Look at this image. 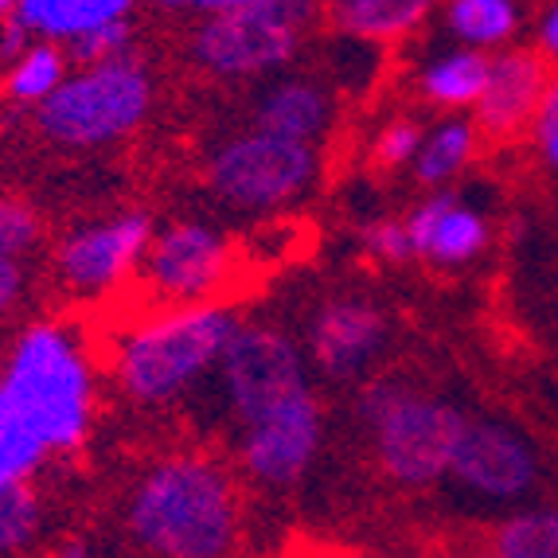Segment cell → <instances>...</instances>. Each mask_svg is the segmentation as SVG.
I'll return each instance as SVG.
<instances>
[{"label": "cell", "instance_id": "cell-1", "mask_svg": "<svg viewBox=\"0 0 558 558\" xmlns=\"http://www.w3.org/2000/svg\"><path fill=\"white\" fill-rule=\"evenodd\" d=\"M125 535L160 558H223L242 539L239 476L207 453H168L125 493Z\"/></svg>", "mask_w": 558, "mask_h": 558}, {"label": "cell", "instance_id": "cell-2", "mask_svg": "<svg viewBox=\"0 0 558 558\" xmlns=\"http://www.w3.org/2000/svg\"><path fill=\"white\" fill-rule=\"evenodd\" d=\"M0 399L51 457L75 453L90 438L98 375L83 332L63 317L32 320L4 348Z\"/></svg>", "mask_w": 558, "mask_h": 558}, {"label": "cell", "instance_id": "cell-3", "mask_svg": "<svg viewBox=\"0 0 558 558\" xmlns=\"http://www.w3.org/2000/svg\"><path fill=\"white\" fill-rule=\"evenodd\" d=\"M239 308L227 301L160 305L113 340L110 375L133 407L160 410L204 387L239 328Z\"/></svg>", "mask_w": 558, "mask_h": 558}, {"label": "cell", "instance_id": "cell-4", "mask_svg": "<svg viewBox=\"0 0 558 558\" xmlns=\"http://www.w3.org/2000/svg\"><path fill=\"white\" fill-rule=\"evenodd\" d=\"M375 465L399 488H434L446 481L449 457L465 429V410L434 391L399 379H372L355 399Z\"/></svg>", "mask_w": 558, "mask_h": 558}, {"label": "cell", "instance_id": "cell-5", "mask_svg": "<svg viewBox=\"0 0 558 558\" xmlns=\"http://www.w3.org/2000/svg\"><path fill=\"white\" fill-rule=\"evenodd\" d=\"M320 168H325L320 145L242 130L211 149L204 184L215 207L239 219H274L313 196Z\"/></svg>", "mask_w": 558, "mask_h": 558}, {"label": "cell", "instance_id": "cell-6", "mask_svg": "<svg viewBox=\"0 0 558 558\" xmlns=\"http://www.w3.org/2000/svg\"><path fill=\"white\" fill-rule=\"evenodd\" d=\"M153 110V75L125 56L75 66L36 106V130L59 149H106L133 137Z\"/></svg>", "mask_w": 558, "mask_h": 558}, {"label": "cell", "instance_id": "cell-7", "mask_svg": "<svg viewBox=\"0 0 558 558\" xmlns=\"http://www.w3.org/2000/svg\"><path fill=\"white\" fill-rule=\"evenodd\" d=\"M320 0H242L192 36V63L211 78H270L301 56Z\"/></svg>", "mask_w": 558, "mask_h": 558}, {"label": "cell", "instance_id": "cell-8", "mask_svg": "<svg viewBox=\"0 0 558 558\" xmlns=\"http://www.w3.org/2000/svg\"><path fill=\"white\" fill-rule=\"evenodd\" d=\"M446 484L469 504L512 512L539 493L543 453L512 422L469 414L449 457Z\"/></svg>", "mask_w": 558, "mask_h": 558}, {"label": "cell", "instance_id": "cell-9", "mask_svg": "<svg viewBox=\"0 0 558 558\" xmlns=\"http://www.w3.org/2000/svg\"><path fill=\"white\" fill-rule=\"evenodd\" d=\"M211 383L223 414L239 429L293 391L308 387V355L278 325L254 320L234 328L231 344L219 355V367L211 372Z\"/></svg>", "mask_w": 558, "mask_h": 558}, {"label": "cell", "instance_id": "cell-10", "mask_svg": "<svg viewBox=\"0 0 558 558\" xmlns=\"http://www.w3.org/2000/svg\"><path fill=\"white\" fill-rule=\"evenodd\" d=\"M234 274H239V251L227 231L207 219H172L157 227L137 266L141 289L157 305L219 301L234 286Z\"/></svg>", "mask_w": 558, "mask_h": 558}, {"label": "cell", "instance_id": "cell-11", "mask_svg": "<svg viewBox=\"0 0 558 558\" xmlns=\"http://www.w3.org/2000/svg\"><path fill=\"white\" fill-rule=\"evenodd\" d=\"M242 476L262 493H289L308 476L325 446V407L313 387H301L266 414L234 429Z\"/></svg>", "mask_w": 558, "mask_h": 558}, {"label": "cell", "instance_id": "cell-12", "mask_svg": "<svg viewBox=\"0 0 558 558\" xmlns=\"http://www.w3.org/2000/svg\"><path fill=\"white\" fill-rule=\"evenodd\" d=\"M153 231L157 227L145 211H113L66 231L51 251L59 289L83 301H98L121 289L137 274Z\"/></svg>", "mask_w": 558, "mask_h": 558}, {"label": "cell", "instance_id": "cell-13", "mask_svg": "<svg viewBox=\"0 0 558 558\" xmlns=\"http://www.w3.org/2000/svg\"><path fill=\"white\" fill-rule=\"evenodd\" d=\"M391 344V317L375 301L328 298L305 325V355L325 379L352 383L372 372L379 355Z\"/></svg>", "mask_w": 558, "mask_h": 558}, {"label": "cell", "instance_id": "cell-14", "mask_svg": "<svg viewBox=\"0 0 558 558\" xmlns=\"http://www.w3.org/2000/svg\"><path fill=\"white\" fill-rule=\"evenodd\" d=\"M547 59L539 51L504 47L500 56L488 59V78L473 106V121L484 137L508 141L531 130V118L539 110V98L547 90Z\"/></svg>", "mask_w": 558, "mask_h": 558}, {"label": "cell", "instance_id": "cell-15", "mask_svg": "<svg viewBox=\"0 0 558 558\" xmlns=\"http://www.w3.org/2000/svg\"><path fill=\"white\" fill-rule=\"evenodd\" d=\"M407 234L410 246H414V258L429 262L438 270L473 266L493 242L488 219L476 207L461 204L457 192H449V187H434V196H426L407 215Z\"/></svg>", "mask_w": 558, "mask_h": 558}, {"label": "cell", "instance_id": "cell-16", "mask_svg": "<svg viewBox=\"0 0 558 558\" xmlns=\"http://www.w3.org/2000/svg\"><path fill=\"white\" fill-rule=\"evenodd\" d=\"M332 125L336 94L320 78L278 75L251 98V130L320 145L332 133Z\"/></svg>", "mask_w": 558, "mask_h": 558}, {"label": "cell", "instance_id": "cell-17", "mask_svg": "<svg viewBox=\"0 0 558 558\" xmlns=\"http://www.w3.org/2000/svg\"><path fill=\"white\" fill-rule=\"evenodd\" d=\"M438 0H344L332 4V24L355 44H395L429 20Z\"/></svg>", "mask_w": 558, "mask_h": 558}, {"label": "cell", "instance_id": "cell-18", "mask_svg": "<svg viewBox=\"0 0 558 558\" xmlns=\"http://www.w3.org/2000/svg\"><path fill=\"white\" fill-rule=\"evenodd\" d=\"M488 59H493L488 51L465 44L434 56L418 71L422 98L438 110H473L484 90V78H488Z\"/></svg>", "mask_w": 558, "mask_h": 558}, {"label": "cell", "instance_id": "cell-19", "mask_svg": "<svg viewBox=\"0 0 558 558\" xmlns=\"http://www.w3.org/2000/svg\"><path fill=\"white\" fill-rule=\"evenodd\" d=\"M137 0H16L12 16L39 39H66L83 36V32L110 24V20H125Z\"/></svg>", "mask_w": 558, "mask_h": 558}, {"label": "cell", "instance_id": "cell-20", "mask_svg": "<svg viewBox=\"0 0 558 558\" xmlns=\"http://www.w3.org/2000/svg\"><path fill=\"white\" fill-rule=\"evenodd\" d=\"M66 71H71L66 47L59 39L32 36L16 56L4 59V102L16 110H36L47 94H56Z\"/></svg>", "mask_w": 558, "mask_h": 558}, {"label": "cell", "instance_id": "cell-21", "mask_svg": "<svg viewBox=\"0 0 558 558\" xmlns=\"http://www.w3.org/2000/svg\"><path fill=\"white\" fill-rule=\"evenodd\" d=\"M476 141H481V130H476V121L469 118H446L438 121L434 130L422 133V145L410 160L414 168V180L422 187H446L449 180H457L473 165L476 157Z\"/></svg>", "mask_w": 558, "mask_h": 558}, {"label": "cell", "instance_id": "cell-22", "mask_svg": "<svg viewBox=\"0 0 558 558\" xmlns=\"http://www.w3.org/2000/svg\"><path fill=\"white\" fill-rule=\"evenodd\" d=\"M446 32L465 47L500 51L520 32V4L515 0H449Z\"/></svg>", "mask_w": 558, "mask_h": 558}, {"label": "cell", "instance_id": "cell-23", "mask_svg": "<svg viewBox=\"0 0 558 558\" xmlns=\"http://www.w3.org/2000/svg\"><path fill=\"white\" fill-rule=\"evenodd\" d=\"M500 558H558V508H512L493 531Z\"/></svg>", "mask_w": 558, "mask_h": 558}, {"label": "cell", "instance_id": "cell-24", "mask_svg": "<svg viewBox=\"0 0 558 558\" xmlns=\"http://www.w3.org/2000/svg\"><path fill=\"white\" fill-rule=\"evenodd\" d=\"M39 531H44V500L32 481L0 484V555L36 547Z\"/></svg>", "mask_w": 558, "mask_h": 558}, {"label": "cell", "instance_id": "cell-25", "mask_svg": "<svg viewBox=\"0 0 558 558\" xmlns=\"http://www.w3.org/2000/svg\"><path fill=\"white\" fill-rule=\"evenodd\" d=\"M51 461L44 441L24 426L16 410L0 399V484L9 481H32L39 469Z\"/></svg>", "mask_w": 558, "mask_h": 558}, {"label": "cell", "instance_id": "cell-26", "mask_svg": "<svg viewBox=\"0 0 558 558\" xmlns=\"http://www.w3.org/2000/svg\"><path fill=\"white\" fill-rule=\"evenodd\" d=\"M39 239H44V219L36 207L16 196H0V251L32 258Z\"/></svg>", "mask_w": 558, "mask_h": 558}, {"label": "cell", "instance_id": "cell-27", "mask_svg": "<svg viewBox=\"0 0 558 558\" xmlns=\"http://www.w3.org/2000/svg\"><path fill=\"white\" fill-rule=\"evenodd\" d=\"M133 44V24L125 20H110V24H98V28L83 32V36L66 39V56H71V66H90L102 63V59L125 56Z\"/></svg>", "mask_w": 558, "mask_h": 558}, {"label": "cell", "instance_id": "cell-28", "mask_svg": "<svg viewBox=\"0 0 558 558\" xmlns=\"http://www.w3.org/2000/svg\"><path fill=\"white\" fill-rule=\"evenodd\" d=\"M360 246L367 258H375L379 266H402V262L414 258V246H410L407 219H375L360 231Z\"/></svg>", "mask_w": 558, "mask_h": 558}, {"label": "cell", "instance_id": "cell-29", "mask_svg": "<svg viewBox=\"0 0 558 558\" xmlns=\"http://www.w3.org/2000/svg\"><path fill=\"white\" fill-rule=\"evenodd\" d=\"M422 121L414 118H391L387 125H383L379 133H375V145H372V157L379 168H402L414 160V153H418L422 145Z\"/></svg>", "mask_w": 558, "mask_h": 558}, {"label": "cell", "instance_id": "cell-30", "mask_svg": "<svg viewBox=\"0 0 558 558\" xmlns=\"http://www.w3.org/2000/svg\"><path fill=\"white\" fill-rule=\"evenodd\" d=\"M531 137H535V149H539L543 165L550 172H558V78H550L547 90H543L539 110L531 118Z\"/></svg>", "mask_w": 558, "mask_h": 558}, {"label": "cell", "instance_id": "cell-31", "mask_svg": "<svg viewBox=\"0 0 558 558\" xmlns=\"http://www.w3.org/2000/svg\"><path fill=\"white\" fill-rule=\"evenodd\" d=\"M28 293V258L0 251V320H9Z\"/></svg>", "mask_w": 558, "mask_h": 558}, {"label": "cell", "instance_id": "cell-32", "mask_svg": "<svg viewBox=\"0 0 558 558\" xmlns=\"http://www.w3.org/2000/svg\"><path fill=\"white\" fill-rule=\"evenodd\" d=\"M535 47H539V56L547 63H558V0H550L539 24H535Z\"/></svg>", "mask_w": 558, "mask_h": 558}, {"label": "cell", "instance_id": "cell-33", "mask_svg": "<svg viewBox=\"0 0 558 558\" xmlns=\"http://www.w3.org/2000/svg\"><path fill=\"white\" fill-rule=\"evenodd\" d=\"M157 4H165V9H184V12H204V16H211V12L234 9V4H242V0H157Z\"/></svg>", "mask_w": 558, "mask_h": 558}, {"label": "cell", "instance_id": "cell-34", "mask_svg": "<svg viewBox=\"0 0 558 558\" xmlns=\"http://www.w3.org/2000/svg\"><path fill=\"white\" fill-rule=\"evenodd\" d=\"M16 12V0H0V20H9Z\"/></svg>", "mask_w": 558, "mask_h": 558}, {"label": "cell", "instance_id": "cell-35", "mask_svg": "<svg viewBox=\"0 0 558 558\" xmlns=\"http://www.w3.org/2000/svg\"><path fill=\"white\" fill-rule=\"evenodd\" d=\"M0 379H4V352H0Z\"/></svg>", "mask_w": 558, "mask_h": 558}, {"label": "cell", "instance_id": "cell-36", "mask_svg": "<svg viewBox=\"0 0 558 558\" xmlns=\"http://www.w3.org/2000/svg\"><path fill=\"white\" fill-rule=\"evenodd\" d=\"M555 317H558V286H555Z\"/></svg>", "mask_w": 558, "mask_h": 558}, {"label": "cell", "instance_id": "cell-37", "mask_svg": "<svg viewBox=\"0 0 558 558\" xmlns=\"http://www.w3.org/2000/svg\"><path fill=\"white\" fill-rule=\"evenodd\" d=\"M332 4H344V0H332Z\"/></svg>", "mask_w": 558, "mask_h": 558}]
</instances>
